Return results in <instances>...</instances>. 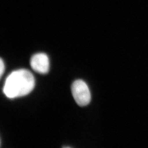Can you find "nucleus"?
Wrapping results in <instances>:
<instances>
[{"instance_id": "nucleus-3", "label": "nucleus", "mask_w": 148, "mask_h": 148, "mask_svg": "<svg viewBox=\"0 0 148 148\" xmlns=\"http://www.w3.org/2000/svg\"><path fill=\"white\" fill-rule=\"evenodd\" d=\"M32 69L40 74H47L49 71V62L47 56L45 53L34 55L30 60Z\"/></svg>"}, {"instance_id": "nucleus-1", "label": "nucleus", "mask_w": 148, "mask_h": 148, "mask_svg": "<svg viewBox=\"0 0 148 148\" xmlns=\"http://www.w3.org/2000/svg\"><path fill=\"white\" fill-rule=\"evenodd\" d=\"M35 87V79L27 70L21 69L12 72L5 80L3 92L10 98L23 97L29 94Z\"/></svg>"}, {"instance_id": "nucleus-4", "label": "nucleus", "mask_w": 148, "mask_h": 148, "mask_svg": "<svg viewBox=\"0 0 148 148\" xmlns=\"http://www.w3.org/2000/svg\"><path fill=\"white\" fill-rule=\"evenodd\" d=\"M0 62H1L0 63V68H1V69H0V75H1V77L2 75L3 74V73H4V71H5V64H4V63L3 62V60L2 59H1Z\"/></svg>"}, {"instance_id": "nucleus-2", "label": "nucleus", "mask_w": 148, "mask_h": 148, "mask_svg": "<svg viewBox=\"0 0 148 148\" xmlns=\"http://www.w3.org/2000/svg\"><path fill=\"white\" fill-rule=\"evenodd\" d=\"M71 92L76 103L81 106L90 103L91 96L88 86L81 79L74 81L71 86Z\"/></svg>"}]
</instances>
